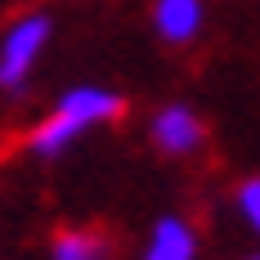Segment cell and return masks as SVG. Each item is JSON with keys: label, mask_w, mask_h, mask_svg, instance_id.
Masks as SVG:
<instances>
[{"label": "cell", "mask_w": 260, "mask_h": 260, "mask_svg": "<svg viewBox=\"0 0 260 260\" xmlns=\"http://www.w3.org/2000/svg\"><path fill=\"white\" fill-rule=\"evenodd\" d=\"M121 112H126V99L121 94H112L104 85H72V90L58 94V104H54L50 117L41 126H31L27 148H31V157H41V161H54V157L68 153L85 130L104 126V121H117Z\"/></svg>", "instance_id": "6da1fadb"}, {"label": "cell", "mask_w": 260, "mask_h": 260, "mask_svg": "<svg viewBox=\"0 0 260 260\" xmlns=\"http://www.w3.org/2000/svg\"><path fill=\"white\" fill-rule=\"evenodd\" d=\"M54 36L50 14H23L18 23L0 36V94L18 99L31 81V68L41 63V54Z\"/></svg>", "instance_id": "7a4b0ae2"}, {"label": "cell", "mask_w": 260, "mask_h": 260, "mask_svg": "<svg viewBox=\"0 0 260 260\" xmlns=\"http://www.w3.org/2000/svg\"><path fill=\"white\" fill-rule=\"evenodd\" d=\"M148 135H153V144L166 157H188L207 144V126H202V117L188 104H166L148 121Z\"/></svg>", "instance_id": "3957f363"}, {"label": "cell", "mask_w": 260, "mask_h": 260, "mask_svg": "<svg viewBox=\"0 0 260 260\" xmlns=\"http://www.w3.org/2000/svg\"><path fill=\"white\" fill-rule=\"evenodd\" d=\"M139 260H198V229L184 215H161L148 229Z\"/></svg>", "instance_id": "277c9868"}, {"label": "cell", "mask_w": 260, "mask_h": 260, "mask_svg": "<svg viewBox=\"0 0 260 260\" xmlns=\"http://www.w3.org/2000/svg\"><path fill=\"white\" fill-rule=\"evenodd\" d=\"M207 18L202 0H153V27L166 45H188Z\"/></svg>", "instance_id": "5b68a950"}, {"label": "cell", "mask_w": 260, "mask_h": 260, "mask_svg": "<svg viewBox=\"0 0 260 260\" xmlns=\"http://www.w3.org/2000/svg\"><path fill=\"white\" fill-rule=\"evenodd\" d=\"M50 260H112V238L99 229H63L50 242Z\"/></svg>", "instance_id": "8992f818"}, {"label": "cell", "mask_w": 260, "mask_h": 260, "mask_svg": "<svg viewBox=\"0 0 260 260\" xmlns=\"http://www.w3.org/2000/svg\"><path fill=\"white\" fill-rule=\"evenodd\" d=\"M234 202H238V215L247 220V229L260 238V175H251V180H242V184H238Z\"/></svg>", "instance_id": "52a82bcc"}, {"label": "cell", "mask_w": 260, "mask_h": 260, "mask_svg": "<svg viewBox=\"0 0 260 260\" xmlns=\"http://www.w3.org/2000/svg\"><path fill=\"white\" fill-rule=\"evenodd\" d=\"M247 260H260V251H256V256H247Z\"/></svg>", "instance_id": "ba28073f"}]
</instances>
